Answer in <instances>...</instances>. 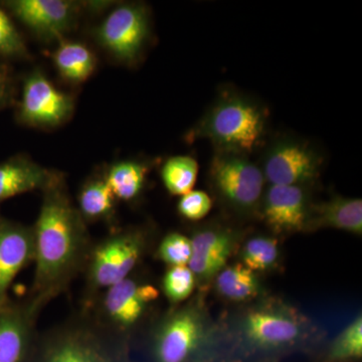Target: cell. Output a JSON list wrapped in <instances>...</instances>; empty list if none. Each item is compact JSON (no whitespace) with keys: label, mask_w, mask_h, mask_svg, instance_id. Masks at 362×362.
I'll return each mask as SVG.
<instances>
[{"label":"cell","mask_w":362,"mask_h":362,"mask_svg":"<svg viewBox=\"0 0 362 362\" xmlns=\"http://www.w3.org/2000/svg\"><path fill=\"white\" fill-rule=\"evenodd\" d=\"M42 194L33 226L35 274L26 297L40 312L82 275L93 245L88 225L69 194L65 175Z\"/></svg>","instance_id":"obj_1"},{"label":"cell","mask_w":362,"mask_h":362,"mask_svg":"<svg viewBox=\"0 0 362 362\" xmlns=\"http://www.w3.org/2000/svg\"><path fill=\"white\" fill-rule=\"evenodd\" d=\"M30 362H137L131 342L100 326L87 311L39 335Z\"/></svg>","instance_id":"obj_2"},{"label":"cell","mask_w":362,"mask_h":362,"mask_svg":"<svg viewBox=\"0 0 362 362\" xmlns=\"http://www.w3.org/2000/svg\"><path fill=\"white\" fill-rule=\"evenodd\" d=\"M147 235L140 228H115L93 242L84 271L83 307L87 308L101 293L132 275L146 252Z\"/></svg>","instance_id":"obj_3"},{"label":"cell","mask_w":362,"mask_h":362,"mask_svg":"<svg viewBox=\"0 0 362 362\" xmlns=\"http://www.w3.org/2000/svg\"><path fill=\"white\" fill-rule=\"evenodd\" d=\"M266 122L265 112L258 105L228 96L214 105L194 134L211 140L221 152L246 156L262 142Z\"/></svg>","instance_id":"obj_4"},{"label":"cell","mask_w":362,"mask_h":362,"mask_svg":"<svg viewBox=\"0 0 362 362\" xmlns=\"http://www.w3.org/2000/svg\"><path fill=\"white\" fill-rule=\"evenodd\" d=\"M158 289L134 275L124 279L101 293L87 308L104 329L131 342V334L157 301Z\"/></svg>","instance_id":"obj_5"},{"label":"cell","mask_w":362,"mask_h":362,"mask_svg":"<svg viewBox=\"0 0 362 362\" xmlns=\"http://www.w3.org/2000/svg\"><path fill=\"white\" fill-rule=\"evenodd\" d=\"M204 324L194 307H183L159 323L148 346L147 362H206Z\"/></svg>","instance_id":"obj_6"},{"label":"cell","mask_w":362,"mask_h":362,"mask_svg":"<svg viewBox=\"0 0 362 362\" xmlns=\"http://www.w3.org/2000/svg\"><path fill=\"white\" fill-rule=\"evenodd\" d=\"M243 356L258 362L277 356L301 345L303 330L291 316L282 312L254 310L244 324Z\"/></svg>","instance_id":"obj_7"},{"label":"cell","mask_w":362,"mask_h":362,"mask_svg":"<svg viewBox=\"0 0 362 362\" xmlns=\"http://www.w3.org/2000/svg\"><path fill=\"white\" fill-rule=\"evenodd\" d=\"M74 98L54 87L44 71L33 70L25 78L16 119L35 128L58 127L71 118Z\"/></svg>","instance_id":"obj_8"},{"label":"cell","mask_w":362,"mask_h":362,"mask_svg":"<svg viewBox=\"0 0 362 362\" xmlns=\"http://www.w3.org/2000/svg\"><path fill=\"white\" fill-rule=\"evenodd\" d=\"M211 177L221 197L240 211L258 206L263 194V171L242 154L220 152L214 157Z\"/></svg>","instance_id":"obj_9"},{"label":"cell","mask_w":362,"mask_h":362,"mask_svg":"<svg viewBox=\"0 0 362 362\" xmlns=\"http://www.w3.org/2000/svg\"><path fill=\"white\" fill-rule=\"evenodd\" d=\"M148 35L146 8L133 4L117 6L95 30L98 42L126 64H132L138 59Z\"/></svg>","instance_id":"obj_10"},{"label":"cell","mask_w":362,"mask_h":362,"mask_svg":"<svg viewBox=\"0 0 362 362\" xmlns=\"http://www.w3.org/2000/svg\"><path fill=\"white\" fill-rule=\"evenodd\" d=\"M1 6L45 40H59L71 30L83 8L69 0H7Z\"/></svg>","instance_id":"obj_11"},{"label":"cell","mask_w":362,"mask_h":362,"mask_svg":"<svg viewBox=\"0 0 362 362\" xmlns=\"http://www.w3.org/2000/svg\"><path fill=\"white\" fill-rule=\"evenodd\" d=\"M42 312L28 298L8 302L0 309V362H30L40 333Z\"/></svg>","instance_id":"obj_12"},{"label":"cell","mask_w":362,"mask_h":362,"mask_svg":"<svg viewBox=\"0 0 362 362\" xmlns=\"http://www.w3.org/2000/svg\"><path fill=\"white\" fill-rule=\"evenodd\" d=\"M321 157L303 143H276L264 163L263 175L271 185L302 187L318 177Z\"/></svg>","instance_id":"obj_13"},{"label":"cell","mask_w":362,"mask_h":362,"mask_svg":"<svg viewBox=\"0 0 362 362\" xmlns=\"http://www.w3.org/2000/svg\"><path fill=\"white\" fill-rule=\"evenodd\" d=\"M35 259L33 226L0 216V308L9 301L16 276Z\"/></svg>","instance_id":"obj_14"},{"label":"cell","mask_w":362,"mask_h":362,"mask_svg":"<svg viewBox=\"0 0 362 362\" xmlns=\"http://www.w3.org/2000/svg\"><path fill=\"white\" fill-rule=\"evenodd\" d=\"M309 209L302 187L271 185L264 197V220L278 233L306 230Z\"/></svg>","instance_id":"obj_15"},{"label":"cell","mask_w":362,"mask_h":362,"mask_svg":"<svg viewBox=\"0 0 362 362\" xmlns=\"http://www.w3.org/2000/svg\"><path fill=\"white\" fill-rule=\"evenodd\" d=\"M63 173L18 156L0 162V206L7 199L28 192H44Z\"/></svg>","instance_id":"obj_16"},{"label":"cell","mask_w":362,"mask_h":362,"mask_svg":"<svg viewBox=\"0 0 362 362\" xmlns=\"http://www.w3.org/2000/svg\"><path fill=\"white\" fill-rule=\"evenodd\" d=\"M192 257L187 267L195 279L218 275L232 255L233 239L230 233L220 230H202L190 238Z\"/></svg>","instance_id":"obj_17"},{"label":"cell","mask_w":362,"mask_h":362,"mask_svg":"<svg viewBox=\"0 0 362 362\" xmlns=\"http://www.w3.org/2000/svg\"><path fill=\"white\" fill-rule=\"evenodd\" d=\"M117 201L105 180L104 173L85 180L78 192L77 209L86 223H102L111 230L117 226Z\"/></svg>","instance_id":"obj_18"},{"label":"cell","mask_w":362,"mask_h":362,"mask_svg":"<svg viewBox=\"0 0 362 362\" xmlns=\"http://www.w3.org/2000/svg\"><path fill=\"white\" fill-rule=\"evenodd\" d=\"M324 228L361 235V199L333 197L309 209L306 230Z\"/></svg>","instance_id":"obj_19"},{"label":"cell","mask_w":362,"mask_h":362,"mask_svg":"<svg viewBox=\"0 0 362 362\" xmlns=\"http://www.w3.org/2000/svg\"><path fill=\"white\" fill-rule=\"evenodd\" d=\"M148 173L147 164L122 160L109 166L104 175L117 201L132 202L139 199L144 190Z\"/></svg>","instance_id":"obj_20"},{"label":"cell","mask_w":362,"mask_h":362,"mask_svg":"<svg viewBox=\"0 0 362 362\" xmlns=\"http://www.w3.org/2000/svg\"><path fill=\"white\" fill-rule=\"evenodd\" d=\"M59 76L73 84L85 82L94 73L97 58L89 47L80 42H63L52 54Z\"/></svg>","instance_id":"obj_21"},{"label":"cell","mask_w":362,"mask_h":362,"mask_svg":"<svg viewBox=\"0 0 362 362\" xmlns=\"http://www.w3.org/2000/svg\"><path fill=\"white\" fill-rule=\"evenodd\" d=\"M259 281L255 272L243 264L225 267L216 277V289L221 296L232 301H247L259 293Z\"/></svg>","instance_id":"obj_22"},{"label":"cell","mask_w":362,"mask_h":362,"mask_svg":"<svg viewBox=\"0 0 362 362\" xmlns=\"http://www.w3.org/2000/svg\"><path fill=\"white\" fill-rule=\"evenodd\" d=\"M199 175V163L190 156H173L161 168L164 187L171 195H182L192 192Z\"/></svg>","instance_id":"obj_23"},{"label":"cell","mask_w":362,"mask_h":362,"mask_svg":"<svg viewBox=\"0 0 362 362\" xmlns=\"http://www.w3.org/2000/svg\"><path fill=\"white\" fill-rule=\"evenodd\" d=\"M361 357L362 319L358 316L333 340L321 362H357Z\"/></svg>","instance_id":"obj_24"},{"label":"cell","mask_w":362,"mask_h":362,"mask_svg":"<svg viewBox=\"0 0 362 362\" xmlns=\"http://www.w3.org/2000/svg\"><path fill=\"white\" fill-rule=\"evenodd\" d=\"M278 257V240L274 238H252L243 247V265L252 272L269 270L275 265Z\"/></svg>","instance_id":"obj_25"},{"label":"cell","mask_w":362,"mask_h":362,"mask_svg":"<svg viewBox=\"0 0 362 362\" xmlns=\"http://www.w3.org/2000/svg\"><path fill=\"white\" fill-rule=\"evenodd\" d=\"M194 287L195 277L187 266L169 267L162 279V291L173 305L185 301L194 292Z\"/></svg>","instance_id":"obj_26"},{"label":"cell","mask_w":362,"mask_h":362,"mask_svg":"<svg viewBox=\"0 0 362 362\" xmlns=\"http://www.w3.org/2000/svg\"><path fill=\"white\" fill-rule=\"evenodd\" d=\"M28 49L11 16L0 6V61L25 59Z\"/></svg>","instance_id":"obj_27"},{"label":"cell","mask_w":362,"mask_h":362,"mask_svg":"<svg viewBox=\"0 0 362 362\" xmlns=\"http://www.w3.org/2000/svg\"><path fill=\"white\" fill-rule=\"evenodd\" d=\"M157 257L169 267L187 266L192 257L189 238L180 233H169L157 247Z\"/></svg>","instance_id":"obj_28"},{"label":"cell","mask_w":362,"mask_h":362,"mask_svg":"<svg viewBox=\"0 0 362 362\" xmlns=\"http://www.w3.org/2000/svg\"><path fill=\"white\" fill-rule=\"evenodd\" d=\"M213 207L209 195L202 190H192L182 195L177 204L178 214L188 221H199L206 216Z\"/></svg>","instance_id":"obj_29"},{"label":"cell","mask_w":362,"mask_h":362,"mask_svg":"<svg viewBox=\"0 0 362 362\" xmlns=\"http://www.w3.org/2000/svg\"><path fill=\"white\" fill-rule=\"evenodd\" d=\"M16 78L11 66L0 61V110L16 103Z\"/></svg>","instance_id":"obj_30"},{"label":"cell","mask_w":362,"mask_h":362,"mask_svg":"<svg viewBox=\"0 0 362 362\" xmlns=\"http://www.w3.org/2000/svg\"><path fill=\"white\" fill-rule=\"evenodd\" d=\"M206 362H235V361H233V359L228 358V357L216 356V357H214V358L211 359V361H209Z\"/></svg>","instance_id":"obj_31"},{"label":"cell","mask_w":362,"mask_h":362,"mask_svg":"<svg viewBox=\"0 0 362 362\" xmlns=\"http://www.w3.org/2000/svg\"><path fill=\"white\" fill-rule=\"evenodd\" d=\"M0 309H1V308H0Z\"/></svg>","instance_id":"obj_32"}]
</instances>
